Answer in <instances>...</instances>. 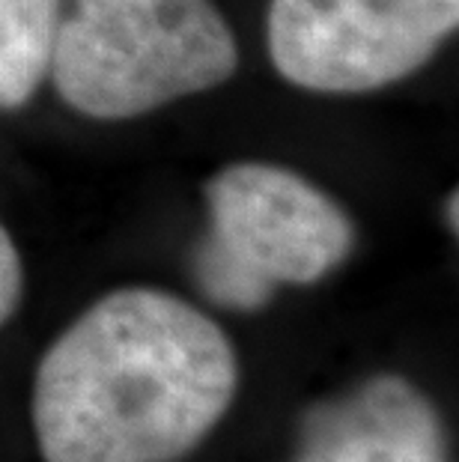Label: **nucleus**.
Here are the masks:
<instances>
[{
  "instance_id": "1",
  "label": "nucleus",
  "mask_w": 459,
  "mask_h": 462,
  "mask_svg": "<svg viewBox=\"0 0 459 462\" xmlns=\"http://www.w3.org/2000/svg\"><path fill=\"white\" fill-rule=\"evenodd\" d=\"M239 364L227 334L170 292L125 287L87 308L36 370L45 462H173L230 409Z\"/></svg>"
},
{
  "instance_id": "2",
  "label": "nucleus",
  "mask_w": 459,
  "mask_h": 462,
  "mask_svg": "<svg viewBox=\"0 0 459 462\" xmlns=\"http://www.w3.org/2000/svg\"><path fill=\"white\" fill-rule=\"evenodd\" d=\"M239 42L215 0H72L48 75L90 120H132L227 84Z\"/></svg>"
},
{
  "instance_id": "3",
  "label": "nucleus",
  "mask_w": 459,
  "mask_h": 462,
  "mask_svg": "<svg viewBox=\"0 0 459 462\" xmlns=\"http://www.w3.org/2000/svg\"><path fill=\"white\" fill-rule=\"evenodd\" d=\"M209 236L197 254L203 290L253 310L280 283H317L355 248V227L335 198L283 164L236 162L203 189Z\"/></svg>"
},
{
  "instance_id": "4",
  "label": "nucleus",
  "mask_w": 459,
  "mask_h": 462,
  "mask_svg": "<svg viewBox=\"0 0 459 462\" xmlns=\"http://www.w3.org/2000/svg\"><path fill=\"white\" fill-rule=\"evenodd\" d=\"M459 24V0H271L269 57L310 93H373L415 75Z\"/></svg>"
},
{
  "instance_id": "5",
  "label": "nucleus",
  "mask_w": 459,
  "mask_h": 462,
  "mask_svg": "<svg viewBox=\"0 0 459 462\" xmlns=\"http://www.w3.org/2000/svg\"><path fill=\"white\" fill-rule=\"evenodd\" d=\"M298 462H445L442 420L412 382L376 376L308 418Z\"/></svg>"
},
{
  "instance_id": "6",
  "label": "nucleus",
  "mask_w": 459,
  "mask_h": 462,
  "mask_svg": "<svg viewBox=\"0 0 459 462\" xmlns=\"http://www.w3.org/2000/svg\"><path fill=\"white\" fill-rule=\"evenodd\" d=\"M63 0H0V111L36 96L51 66Z\"/></svg>"
},
{
  "instance_id": "7",
  "label": "nucleus",
  "mask_w": 459,
  "mask_h": 462,
  "mask_svg": "<svg viewBox=\"0 0 459 462\" xmlns=\"http://www.w3.org/2000/svg\"><path fill=\"white\" fill-rule=\"evenodd\" d=\"M24 290V272H22V257L13 242V236L0 221V326L13 317L18 301H22Z\"/></svg>"
},
{
  "instance_id": "8",
  "label": "nucleus",
  "mask_w": 459,
  "mask_h": 462,
  "mask_svg": "<svg viewBox=\"0 0 459 462\" xmlns=\"http://www.w3.org/2000/svg\"><path fill=\"white\" fill-rule=\"evenodd\" d=\"M451 227L456 230V191H451Z\"/></svg>"
}]
</instances>
